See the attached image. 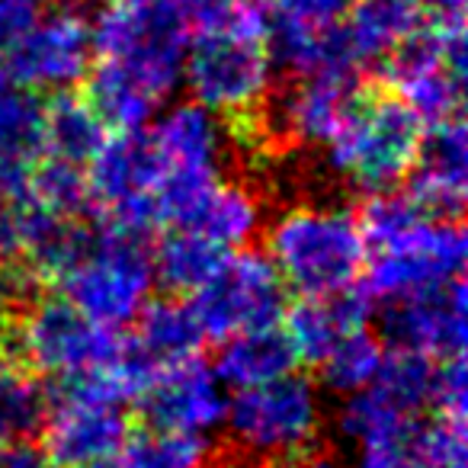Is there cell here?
<instances>
[{
	"label": "cell",
	"mask_w": 468,
	"mask_h": 468,
	"mask_svg": "<svg viewBox=\"0 0 468 468\" xmlns=\"http://www.w3.org/2000/svg\"><path fill=\"white\" fill-rule=\"evenodd\" d=\"M189 33L193 29L167 10L122 0H110L90 20L87 100L106 129H142L170 103L183 84Z\"/></svg>",
	"instance_id": "6da1fadb"
},
{
	"label": "cell",
	"mask_w": 468,
	"mask_h": 468,
	"mask_svg": "<svg viewBox=\"0 0 468 468\" xmlns=\"http://www.w3.org/2000/svg\"><path fill=\"white\" fill-rule=\"evenodd\" d=\"M356 218L369 244L366 280H359V289L372 302L449 282L465 270L468 241L462 218L427 212L408 189L369 193Z\"/></svg>",
	"instance_id": "7a4b0ae2"
},
{
	"label": "cell",
	"mask_w": 468,
	"mask_h": 468,
	"mask_svg": "<svg viewBox=\"0 0 468 468\" xmlns=\"http://www.w3.org/2000/svg\"><path fill=\"white\" fill-rule=\"evenodd\" d=\"M276 65L267 46V14L257 0H221L189 33L183 84L189 100L228 125L257 119L273 93Z\"/></svg>",
	"instance_id": "3957f363"
},
{
	"label": "cell",
	"mask_w": 468,
	"mask_h": 468,
	"mask_svg": "<svg viewBox=\"0 0 468 468\" xmlns=\"http://www.w3.org/2000/svg\"><path fill=\"white\" fill-rule=\"evenodd\" d=\"M270 263L299 295H334L359 286L369 244L353 208L324 199H299L263 225Z\"/></svg>",
	"instance_id": "277c9868"
},
{
	"label": "cell",
	"mask_w": 468,
	"mask_h": 468,
	"mask_svg": "<svg viewBox=\"0 0 468 468\" xmlns=\"http://www.w3.org/2000/svg\"><path fill=\"white\" fill-rule=\"evenodd\" d=\"M423 122L398 93L359 90L344 122L324 144V167L334 180L382 193L408 176L423 138Z\"/></svg>",
	"instance_id": "5b68a950"
},
{
	"label": "cell",
	"mask_w": 468,
	"mask_h": 468,
	"mask_svg": "<svg viewBox=\"0 0 468 468\" xmlns=\"http://www.w3.org/2000/svg\"><path fill=\"white\" fill-rule=\"evenodd\" d=\"M55 286L87 318L122 331L154 292L151 234L106 218L90 221L84 250Z\"/></svg>",
	"instance_id": "8992f818"
},
{
	"label": "cell",
	"mask_w": 468,
	"mask_h": 468,
	"mask_svg": "<svg viewBox=\"0 0 468 468\" xmlns=\"http://www.w3.org/2000/svg\"><path fill=\"white\" fill-rule=\"evenodd\" d=\"M225 433L234 452L254 455L270 465H286L305 449L324 442V391L299 369L273 382L228 395Z\"/></svg>",
	"instance_id": "52a82bcc"
},
{
	"label": "cell",
	"mask_w": 468,
	"mask_h": 468,
	"mask_svg": "<svg viewBox=\"0 0 468 468\" xmlns=\"http://www.w3.org/2000/svg\"><path fill=\"white\" fill-rule=\"evenodd\" d=\"M154 144L161 186H157V221L176 225L189 206L225 174L231 154V125L206 106L183 100L167 103L148 125Z\"/></svg>",
	"instance_id": "ba28073f"
},
{
	"label": "cell",
	"mask_w": 468,
	"mask_h": 468,
	"mask_svg": "<svg viewBox=\"0 0 468 468\" xmlns=\"http://www.w3.org/2000/svg\"><path fill=\"white\" fill-rule=\"evenodd\" d=\"M7 344L23 369L39 378L71 382L116 363L122 334L87 318L61 292H42L27 295Z\"/></svg>",
	"instance_id": "9c48e42d"
},
{
	"label": "cell",
	"mask_w": 468,
	"mask_h": 468,
	"mask_svg": "<svg viewBox=\"0 0 468 468\" xmlns=\"http://www.w3.org/2000/svg\"><path fill=\"white\" fill-rule=\"evenodd\" d=\"M206 340H225L254 327L282 324L289 289L263 250L241 248L221 261L199 292L189 295Z\"/></svg>",
	"instance_id": "30bf717a"
},
{
	"label": "cell",
	"mask_w": 468,
	"mask_h": 468,
	"mask_svg": "<svg viewBox=\"0 0 468 468\" xmlns=\"http://www.w3.org/2000/svg\"><path fill=\"white\" fill-rule=\"evenodd\" d=\"M353 0H267V46L276 71L289 78L359 74L346 36Z\"/></svg>",
	"instance_id": "8fae6325"
},
{
	"label": "cell",
	"mask_w": 468,
	"mask_h": 468,
	"mask_svg": "<svg viewBox=\"0 0 468 468\" xmlns=\"http://www.w3.org/2000/svg\"><path fill=\"white\" fill-rule=\"evenodd\" d=\"M465 71V29L433 23H423L385 58L391 93H398L427 125L462 116Z\"/></svg>",
	"instance_id": "7c38bea8"
},
{
	"label": "cell",
	"mask_w": 468,
	"mask_h": 468,
	"mask_svg": "<svg viewBox=\"0 0 468 468\" xmlns=\"http://www.w3.org/2000/svg\"><path fill=\"white\" fill-rule=\"evenodd\" d=\"M55 468H110L119 459L132 427L125 404H116L90 385L58 382L48 404V417L39 430Z\"/></svg>",
	"instance_id": "4fadbf2b"
},
{
	"label": "cell",
	"mask_w": 468,
	"mask_h": 468,
	"mask_svg": "<svg viewBox=\"0 0 468 468\" xmlns=\"http://www.w3.org/2000/svg\"><path fill=\"white\" fill-rule=\"evenodd\" d=\"M87 183H90L93 212L116 225H129L138 231H154L157 221V170L154 144L148 129L110 132L103 148L87 164Z\"/></svg>",
	"instance_id": "5bb4252c"
},
{
	"label": "cell",
	"mask_w": 468,
	"mask_h": 468,
	"mask_svg": "<svg viewBox=\"0 0 468 468\" xmlns=\"http://www.w3.org/2000/svg\"><path fill=\"white\" fill-rule=\"evenodd\" d=\"M93 61L90 20L74 7L42 10V16L0 55V71L33 93L74 90Z\"/></svg>",
	"instance_id": "9a60e30c"
},
{
	"label": "cell",
	"mask_w": 468,
	"mask_h": 468,
	"mask_svg": "<svg viewBox=\"0 0 468 468\" xmlns=\"http://www.w3.org/2000/svg\"><path fill=\"white\" fill-rule=\"evenodd\" d=\"M465 282L462 276L417 292L385 299L378 305L382 344L391 350L423 353L430 359L462 356L465 353Z\"/></svg>",
	"instance_id": "2e32d148"
},
{
	"label": "cell",
	"mask_w": 468,
	"mask_h": 468,
	"mask_svg": "<svg viewBox=\"0 0 468 468\" xmlns=\"http://www.w3.org/2000/svg\"><path fill=\"white\" fill-rule=\"evenodd\" d=\"M135 404L142 408L148 427L208 440L225 423L228 391L212 366L193 356L154 372Z\"/></svg>",
	"instance_id": "e0dca14e"
},
{
	"label": "cell",
	"mask_w": 468,
	"mask_h": 468,
	"mask_svg": "<svg viewBox=\"0 0 468 468\" xmlns=\"http://www.w3.org/2000/svg\"><path fill=\"white\" fill-rule=\"evenodd\" d=\"M408 193L440 218H462L468 189V132L462 116L430 122L408 170Z\"/></svg>",
	"instance_id": "ac0fdd59"
},
{
	"label": "cell",
	"mask_w": 468,
	"mask_h": 468,
	"mask_svg": "<svg viewBox=\"0 0 468 468\" xmlns=\"http://www.w3.org/2000/svg\"><path fill=\"white\" fill-rule=\"evenodd\" d=\"M125 344L151 372H161L183 359L199 356L206 331L186 295L164 292L161 299L151 295L144 302V308L132 321V337H125Z\"/></svg>",
	"instance_id": "d6986e66"
},
{
	"label": "cell",
	"mask_w": 468,
	"mask_h": 468,
	"mask_svg": "<svg viewBox=\"0 0 468 468\" xmlns=\"http://www.w3.org/2000/svg\"><path fill=\"white\" fill-rule=\"evenodd\" d=\"M267 225V206L257 186L244 180H218L183 212L176 228L202 234L221 250H241Z\"/></svg>",
	"instance_id": "ffe728a7"
},
{
	"label": "cell",
	"mask_w": 468,
	"mask_h": 468,
	"mask_svg": "<svg viewBox=\"0 0 468 468\" xmlns=\"http://www.w3.org/2000/svg\"><path fill=\"white\" fill-rule=\"evenodd\" d=\"M369 314L372 299L359 286H353L334 295H302L299 305L286 308L282 327L299 353V363L318 366L324 353L346 334L369 327Z\"/></svg>",
	"instance_id": "44dd1931"
},
{
	"label": "cell",
	"mask_w": 468,
	"mask_h": 468,
	"mask_svg": "<svg viewBox=\"0 0 468 468\" xmlns=\"http://www.w3.org/2000/svg\"><path fill=\"white\" fill-rule=\"evenodd\" d=\"M465 420L417 417L404 433L356 449L353 468H465Z\"/></svg>",
	"instance_id": "7402d4cb"
},
{
	"label": "cell",
	"mask_w": 468,
	"mask_h": 468,
	"mask_svg": "<svg viewBox=\"0 0 468 468\" xmlns=\"http://www.w3.org/2000/svg\"><path fill=\"white\" fill-rule=\"evenodd\" d=\"M42 161L39 93L14 84L0 71V196L27 189L33 167Z\"/></svg>",
	"instance_id": "603a6c76"
},
{
	"label": "cell",
	"mask_w": 468,
	"mask_h": 468,
	"mask_svg": "<svg viewBox=\"0 0 468 468\" xmlns=\"http://www.w3.org/2000/svg\"><path fill=\"white\" fill-rule=\"evenodd\" d=\"M299 366V353H295L286 327L270 324L218 340L212 369L225 388L241 391L263 382H273L280 376H289Z\"/></svg>",
	"instance_id": "cb8c5ba5"
},
{
	"label": "cell",
	"mask_w": 468,
	"mask_h": 468,
	"mask_svg": "<svg viewBox=\"0 0 468 468\" xmlns=\"http://www.w3.org/2000/svg\"><path fill=\"white\" fill-rule=\"evenodd\" d=\"M106 138L110 129L90 100L80 93L61 90L52 93L48 103H42V157L87 167Z\"/></svg>",
	"instance_id": "d4e9b609"
},
{
	"label": "cell",
	"mask_w": 468,
	"mask_h": 468,
	"mask_svg": "<svg viewBox=\"0 0 468 468\" xmlns=\"http://www.w3.org/2000/svg\"><path fill=\"white\" fill-rule=\"evenodd\" d=\"M423 23V0H353L346 36L359 65H372L388 58Z\"/></svg>",
	"instance_id": "484cf974"
},
{
	"label": "cell",
	"mask_w": 468,
	"mask_h": 468,
	"mask_svg": "<svg viewBox=\"0 0 468 468\" xmlns=\"http://www.w3.org/2000/svg\"><path fill=\"white\" fill-rule=\"evenodd\" d=\"M231 250H221L202 234L189 228H170L161 241L151 244V267L154 282L170 295H193L208 282V276L221 267Z\"/></svg>",
	"instance_id": "4316f807"
},
{
	"label": "cell",
	"mask_w": 468,
	"mask_h": 468,
	"mask_svg": "<svg viewBox=\"0 0 468 468\" xmlns=\"http://www.w3.org/2000/svg\"><path fill=\"white\" fill-rule=\"evenodd\" d=\"M423 414H414V410L401 408L395 398L385 395L378 385H366V388L353 391V395H344L337 414H334V427L337 433L350 442L353 449L372 446V442L391 440V436L404 433L410 423Z\"/></svg>",
	"instance_id": "83f0119b"
},
{
	"label": "cell",
	"mask_w": 468,
	"mask_h": 468,
	"mask_svg": "<svg viewBox=\"0 0 468 468\" xmlns=\"http://www.w3.org/2000/svg\"><path fill=\"white\" fill-rule=\"evenodd\" d=\"M52 404V391L36 372L20 363H0V446L33 440L42 430Z\"/></svg>",
	"instance_id": "f1b7e54d"
},
{
	"label": "cell",
	"mask_w": 468,
	"mask_h": 468,
	"mask_svg": "<svg viewBox=\"0 0 468 468\" xmlns=\"http://www.w3.org/2000/svg\"><path fill=\"white\" fill-rule=\"evenodd\" d=\"M385 356V344L378 334H372L369 327H359V331L346 334L340 344H334L324 353L314 369L321 376V391H331V395H353V391L366 388V385L376 378L378 366Z\"/></svg>",
	"instance_id": "f546056e"
},
{
	"label": "cell",
	"mask_w": 468,
	"mask_h": 468,
	"mask_svg": "<svg viewBox=\"0 0 468 468\" xmlns=\"http://www.w3.org/2000/svg\"><path fill=\"white\" fill-rule=\"evenodd\" d=\"M208 449L206 436L144 427L129 433L116 462L119 468H208Z\"/></svg>",
	"instance_id": "4dcf8cb0"
},
{
	"label": "cell",
	"mask_w": 468,
	"mask_h": 468,
	"mask_svg": "<svg viewBox=\"0 0 468 468\" xmlns=\"http://www.w3.org/2000/svg\"><path fill=\"white\" fill-rule=\"evenodd\" d=\"M27 196L39 208L61 218H84L93 212L90 183H87V167L55 157H42L27 180Z\"/></svg>",
	"instance_id": "1f68e13d"
},
{
	"label": "cell",
	"mask_w": 468,
	"mask_h": 468,
	"mask_svg": "<svg viewBox=\"0 0 468 468\" xmlns=\"http://www.w3.org/2000/svg\"><path fill=\"white\" fill-rule=\"evenodd\" d=\"M433 376H436V359L423 356V353L410 350H391L385 346L382 366H378L372 385L395 398L401 408L423 414L433 401Z\"/></svg>",
	"instance_id": "d6a6232c"
},
{
	"label": "cell",
	"mask_w": 468,
	"mask_h": 468,
	"mask_svg": "<svg viewBox=\"0 0 468 468\" xmlns=\"http://www.w3.org/2000/svg\"><path fill=\"white\" fill-rule=\"evenodd\" d=\"M468 378H465V359L462 356H446L436 359V376H433V401L430 408L442 417H455V420H465L468 408Z\"/></svg>",
	"instance_id": "836d02e7"
},
{
	"label": "cell",
	"mask_w": 468,
	"mask_h": 468,
	"mask_svg": "<svg viewBox=\"0 0 468 468\" xmlns=\"http://www.w3.org/2000/svg\"><path fill=\"white\" fill-rule=\"evenodd\" d=\"M29 286H33V276L27 270L16 263H0V350L7 346L10 334H14L16 314L27 302Z\"/></svg>",
	"instance_id": "e575fe53"
},
{
	"label": "cell",
	"mask_w": 468,
	"mask_h": 468,
	"mask_svg": "<svg viewBox=\"0 0 468 468\" xmlns=\"http://www.w3.org/2000/svg\"><path fill=\"white\" fill-rule=\"evenodd\" d=\"M46 0H0V55L42 16Z\"/></svg>",
	"instance_id": "d590c367"
},
{
	"label": "cell",
	"mask_w": 468,
	"mask_h": 468,
	"mask_svg": "<svg viewBox=\"0 0 468 468\" xmlns=\"http://www.w3.org/2000/svg\"><path fill=\"white\" fill-rule=\"evenodd\" d=\"M122 4H142V7L167 10V14L180 16L189 29H196L215 7H218L221 0H122Z\"/></svg>",
	"instance_id": "8d00e7d4"
},
{
	"label": "cell",
	"mask_w": 468,
	"mask_h": 468,
	"mask_svg": "<svg viewBox=\"0 0 468 468\" xmlns=\"http://www.w3.org/2000/svg\"><path fill=\"white\" fill-rule=\"evenodd\" d=\"M0 468H55V465L39 442L16 440L0 446Z\"/></svg>",
	"instance_id": "74e56055"
},
{
	"label": "cell",
	"mask_w": 468,
	"mask_h": 468,
	"mask_svg": "<svg viewBox=\"0 0 468 468\" xmlns=\"http://www.w3.org/2000/svg\"><path fill=\"white\" fill-rule=\"evenodd\" d=\"M465 4L468 0H423V16L433 27L465 29Z\"/></svg>",
	"instance_id": "f35d334b"
},
{
	"label": "cell",
	"mask_w": 468,
	"mask_h": 468,
	"mask_svg": "<svg viewBox=\"0 0 468 468\" xmlns=\"http://www.w3.org/2000/svg\"><path fill=\"white\" fill-rule=\"evenodd\" d=\"M280 468H353V462L346 459L344 452H337V449L318 442V446L305 449V452L289 459L286 465H280Z\"/></svg>",
	"instance_id": "ab89813d"
},
{
	"label": "cell",
	"mask_w": 468,
	"mask_h": 468,
	"mask_svg": "<svg viewBox=\"0 0 468 468\" xmlns=\"http://www.w3.org/2000/svg\"><path fill=\"white\" fill-rule=\"evenodd\" d=\"M215 468H280V465H270V462L254 459V455H244V452H225Z\"/></svg>",
	"instance_id": "60d3db41"
},
{
	"label": "cell",
	"mask_w": 468,
	"mask_h": 468,
	"mask_svg": "<svg viewBox=\"0 0 468 468\" xmlns=\"http://www.w3.org/2000/svg\"><path fill=\"white\" fill-rule=\"evenodd\" d=\"M257 4H267V0H257Z\"/></svg>",
	"instance_id": "b9f144b4"
},
{
	"label": "cell",
	"mask_w": 468,
	"mask_h": 468,
	"mask_svg": "<svg viewBox=\"0 0 468 468\" xmlns=\"http://www.w3.org/2000/svg\"><path fill=\"white\" fill-rule=\"evenodd\" d=\"M61 4H68V0H61Z\"/></svg>",
	"instance_id": "7bdbcfd3"
}]
</instances>
